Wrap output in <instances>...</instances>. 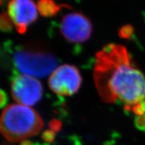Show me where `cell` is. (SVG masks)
Segmentation results:
<instances>
[{"label":"cell","mask_w":145,"mask_h":145,"mask_svg":"<svg viewBox=\"0 0 145 145\" xmlns=\"http://www.w3.org/2000/svg\"><path fill=\"white\" fill-rule=\"evenodd\" d=\"M48 126H49L50 129L52 131H54V132H59L62 129L63 124L59 120L52 119L50 121Z\"/></svg>","instance_id":"13"},{"label":"cell","mask_w":145,"mask_h":145,"mask_svg":"<svg viewBox=\"0 0 145 145\" xmlns=\"http://www.w3.org/2000/svg\"><path fill=\"white\" fill-rule=\"evenodd\" d=\"M130 111H132L137 116H142L145 114V100L135 104L130 108Z\"/></svg>","instance_id":"11"},{"label":"cell","mask_w":145,"mask_h":145,"mask_svg":"<svg viewBox=\"0 0 145 145\" xmlns=\"http://www.w3.org/2000/svg\"><path fill=\"white\" fill-rule=\"evenodd\" d=\"M42 139L47 143H52L55 140L56 133L51 130H46L42 134Z\"/></svg>","instance_id":"12"},{"label":"cell","mask_w":145,"mask_h":145,"mask_svg":"<svg viewBox=\"0 0 145 145\" xmlns=\"http://www.w3.org/2000/svg\"><path fill=\"white\" fill-rule=\"evenodd\" d=\"M92 24L81 12H71L63 16L60 24V32L71 43H83L91 37Z\"/></svg>","instance_id":"6"},{"label":"cell","mask_w":145,"mask_h":145,"mask_svg":"<svg viewBox=\"0 0 145 145\" xmlns=\"http://www.w3.org/2000/svg\"><path fill=\"white\" fill-rule=\"evenodd\" d=\"M82 78L79 71L71 65L57 67L50 76L48 86L54 93L62 96L74 95L80 88Z\"/></svg>","instance_id":"4"},{"label":"cell","mask_w":145,"mask_h":145,"mask_svg":"<svg viewBox=\"0 0 145 145\" xmlns=\"http://www.w3.org/2000/svg\"><path fill=\"white\" fill-rule=\"evenodd\" d=\"M134 32V28L131 25H125L119 30V36L124 39H129Z\"/></svg>","instance_id":"10"},{"label":"cell","mask_w":145,"mask_h":145,"mask_svg":"<svg viewBox=\"0 0 145 145\" xmlns=\"http://www.w3.org/2000/svg\"><path fill=\"white\" fill-rule=\"evenodd\" d=\"M93 79L104 102L122 103L130 112L132 106L145 100L144 75L122 45L109 44L96 54Z\"/></svg>","instance_id":"1"},{"label":"cell","mask_w":145,"mask_h":145,"mask_svg":"<svg viewBox=\"0 0 145 145\" xmlns=\"http://www.w3.org/2000/svg\"><path fill=\"white\" fill-rule=\"evenodd\" d=\"M135 125L137 129L145 131V114L139 116H136L135 119Z\"/></svg>","instance_id":"14"},{"label":"cell","mask_w":145,"mask_h":145,"mask_svg":"<svg viewBox=\"0 0 145 145\" xmlns=\"http://www.w3.org/2000/svg\"><path fill=\"white\" fill-rule=\"evenodd\" d=\"M12 62L18 71L34 77H44L58 64L55 55L38 44L18 46L12 52Z\"/></svg>","instance_id":"3"},{"label":"cell","mask_w":145,"mask_h":145,"mask_svg":"<svg viewBox=\"0 0 145 145\" xmlns=\"http://www.w3.org/2000/svg\"><path fill=\"white\" fill-rule=\"evenodd\" d=\"M14 25L8 14L4 12L0 14V31L5 33L11 32L13 30Z\"/></svg>","instance_id":"9"},{"label":"cell","mask_w":145,"mask_h":145,"mask_svg":"<svg viewBox=\"0 0 145 145\" xmlns=\"http://www.w3.org/2000/svg\"><path fill=\"white\" fill-rule=\"evenodd\" d=\"M38 9L32 0H10L8 12L18 32L24 34L38 18Z\"/></svg>","instance_id":"7"},{"label":"cell","mask_w":145,"mask_h":145,"mask_svg":"<svg viewBox=\"0 0 145 145\" xmlns=\"http://www.w3.org/2000/svg\"><path fill=\"white\" fill-rule=\"evenodd\" d=\"M8 101V97L6 92L0 89V109L4 108Z\"/></svg>","instance_id":"15"},{"label":"cell","mask_w":145,"mask_h":145,"mask_svg":"<svg viewBox=\"0 0 145 145\" xmlns=\"http://www.w3.org/2000/svg\"><path fill=\"white\" fill-rule=\"evenodd\" d=\"M64 6L66 5L57 4L54 0H39L37 3V9L39 13L46 18L56 16Z\"/></svg>","instance_id":"8"},{"label":"cell","mask_w":145,"mask_h":145,"mask_svg":"<svg viewBox=\"0 0 145 145\" xmlns=\"http://www.w3.org/2000/svg\"><path fill=\"white\" fill-rule=\"evenodd\" d=\"M12 95L19 104L32 106L42 99L43 89L35 77L26 75H16L11 83Z\"/></svg>","instance_id":"5"},{"label":"cell","mask_w":145,"mask_h":145,"mask_svg":"<svg viewBox=\"0 0 145 145\" xmlns=\"http://www.w3.org/2000/svg\"><path fill=\"white\" fill-rule=\"evenodd\" d=\"M1 0H0V4H1Z\"/></svg>","instance_id":"17"},{"label":"cell","mask_w":145,"mask_h":145,"mask_svg":"<svg viewBox=\"0 0 145 145\" xmlns=\"http://www.w3.org/2000/svg\"><path fill=\"white\" fill-rule=\"evenodd\" d=\"M20 145H38V144H35V143L32 142V141L29 140H24L22 141Z\"/></svg>","instance_id":"16"},{"label":"cell","mask_w":145,"mask_h":145,"mask_svg":"<svg viewBox=\"0 0 145 145\" xmlns=\"http://www.w3.org/2000/svg\"><path fill=\"white\" fill-rule=\"evenodd\" d=\"M44 122L34 109L21 104H12L0 116V133L10 142L23 141L39 133Z\"/></svg>","instance_id":"2"}]
</instances>
